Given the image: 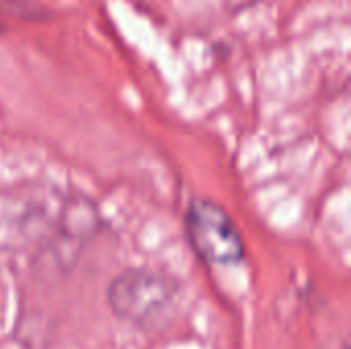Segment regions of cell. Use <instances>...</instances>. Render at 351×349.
Returning a JSON list of instances; mask_svg holds the SVG:
<instances>
[{"instance_id": "3957f363", "label": "cell", "mask_w": 351, "mask_h": 349, "mask_svg": "<svg viewBox=\"0 0 351 349\" xmlns=\"http://www.w3.org/2000/svg\"><path fill=\"white\" fill-rule=\"evenodd\" d=\"M0 29H2V27H0Z\"/></svg>"}, {"instance_id": "7a4b0ae2", "label": "cell", "mask_w": 351, "mask_h": 349, "mask_svg": "<svg viewBox=\"0 0 351 349\" xmlns=\"http://www.w3.org/2000/svg\"><path fill=\"white\" fill-rule=\"evenodd\" d=\"M185 239L199 261L232 267L245 261V239L232 216L210 197H193L183 214Z\"/></svg>"}, {"instance_id": "6da1fadb", "label": "cell", "mask_w": 351, "mask_h": 349, "mask_svg": "<svg viewBox=\"0 0 351 349\" xmlns=\"http://www.w3.org/2000/svg\"><path fill=\"white\" fill-rule=\"evenodd\" d=\"M105 302L117 321L134 329L154 331L175 315L181 302V286L162 269L125 267L107 284Z\"/></svg>"}]
</instances>
